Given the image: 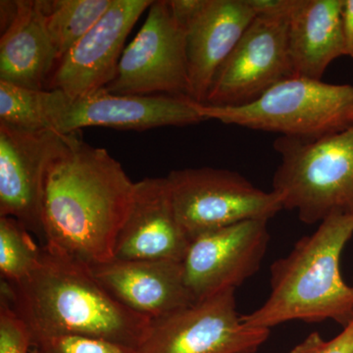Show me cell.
Wrapping results in <instances>:
<instances>
[{
	"label": "cell",
	"instance_id": "obj_1",
	"mask_svg": "<svg viewBox=\"0 0 353 353\" xmlns=\"http://www.w3.org/2000/svg\"><path fill=\"white\" fill-rule=\"evenodd\" d=\"M134 185L108 150L74 132L46 179L43 246L88 266L112 260Z\"/></svg>",
	"mask_w": 353,
	"mask_h": 353
},
{
	"label": "cell",
	"instance_id": "obj_2",
	"mask_svg": "<svg viewBox=\"0 0 353 353\" xmlns=\"http://www.w3.org/2000/svg\"><path fill=\"white\" fill-rule=\"evenodd\" d=\"M1 292L31 331L39 336H92L138 348L152 320L130 310L102 287L90 266L43 246L38 266Z\"/></svg>",
	"mask_w": 353,
	"mask_h": 353
},
{
	"label": "cell",
	"instance_id": "obj_3",
	"mask_svg": "<svg viewBox=\"0 0 353 353\" xmlns=\"http://www.w3.org/2000/svg\"><path fill=\"white\" fill-rule=\"evenodd\" d=\"M353 236V214L332 215L297 241L270 268L271 292L259 308L241 315L246 326L271 330L290 321L353 320V285L341 277V253Z\"/></svg>",
	"mask_w": 353,
	"mask_h": 353
},
{
	"label": "cell",
	"instance_id": "obj_4",
	"mask_svg": "<svg viewBox=\"0 0 353 353\" xmlns=\"http://www.w3.org/2000/svg\"><path fill=\"white\" fill-rule=\"evenodd\" d=\"M204 120L312 141L353 125V85L292 76L240 108L197 104Z\"/></svg>",
	"mask_w": 353,
	"mask_h": 353
},
{
	"label": "cell",
	"instance_id": "obj_5",
	"mask_svg": "<svg viewBox=\"0 0 353 353\" xmlns=\"http://www.w3.org/2000/svg\"><path fill=\"white\" fill-rule=\"evenodd\" d=\"M274 148L281 164L273 190L283 197L284 209L296 210L308 225L353 214V125L317 141L280 137Z\"/></svg>",
	"mask_w": 353,
	"mask_h": 353
},
{
	"label": "cell",
	"instance_id": "obj_6",
	"mask_svg": "<svg viewBox=\"0 0 353 353\" xmlns=\"http://www.w3.org/2000/svg\"><path fill=\"white\" fill-rule=\"evenodd\" d=\"M176 218L190 240L248 220L269 221L284 209L283 197L255 187L238 172L185 168L166 176Z\"/></svg>",
	"mask_w": 353,
	"mask_h": 353
},
{
	"label": "cell",
	"instance_id": "obj_7",
	"mask_svg": "<svg viewBox=\"0 0 353 353\" xmlns=\"http://www.w3.org/2000/svg\"><path fill=\"white\" fill-rule=\"evenodd\" d=\"M236 290H223L152 320L139 353H255L270 330L246 326L236 311Z\"/></svg>",
	"mask_w": 353,
	"mask_h": 353
},
{
	"label": "cell",
	"instance_id": "obj_8",
	"mask_svg": "<svg viewBox=\"0 0 353 353\" xmlns=\"http://www.w3.org/2000/svg\"><path fill=\"white\" fill-rule=\"evenodd\" d=\"M114 94L189 97L187 34L169 0L153 1L138 34L123 51L105 88Z\"/></svg>",
	"mask_w": 353,
	"mask_h": 353
},
{
	"label": "cell",
	"instance_id": "obj_9",
	"mask_svg": "<svg viewBox=\"0 0 353 353\" xmlns=\"http://www.w3.org/2000/svg\"><path fill=\"white\" fill-rule=\"evenodd\" d=\"M289 17L255 16L218 70L204 104L240 108L294 76L288 44Z\"/></svg>",
	"mask_w": 353,
	"mask_h": 353
},
{
	"label": "cell",
	"instance_id": "obj_10",
	"mask_svg": "<svg viewBox=\"0 0 353 353\" xmlns=\"http://www.w3.org/2000/svg\"><path fill=\"white\" fill-rule=\"evenodd\" d=\"M73 134L23 131L0 123V217L15 218L43 241L46 179Z\"/></svg>",
	"mask_w": 353,
	"mask_h": 353
},
{
	"label": "cell",
	"instance_id": "obj_11",
	"mask_svg": "<svg viewBox=\"0 0 353 353\" xmlns=\"http://www.w3.org/2000/svg\"><path fill=\"white\" fill-rule=\"evenodd\" d=\"M269 240L267 220L243 221L190 240L183 267L194 301L236 290L252 277L261 266Z\"/></svg>",
	"mask_w": 353,
	"mask_h": 353
},
{
	"label": "cell",
	"instance_id": "obj_12",
	"mask_svg": "<svg viewBox=\"0 0 353 353\" xmlns=\"http://www.w3.org/2000/svg\"><path fill=\"white\" fill-rule=\"evenodd\" d=\"M152 0H112L106 13L58 62L48 90H59L71 99L103 90L117 73L125 43Z\"/></svg>",
	"mask_w": 353,
	"mask_h": 353
},
{
	"label": "cell",
	"instance_id": "obj_13",
	"mask_svg": "<svg viewBox=\"0 0 353 353\" xmlns=\"http://www.w3.org/2000/svg\"><path fill=\"white\" fill-rule=\"evenodd\" d=\"M197 104L189 97L114 94L103 88L87 97L71 99L55 131L69 134L87 127L145 131L188 126L205 121Z\"/></svg>",
	"mask_w": 353,
	"mask_h": 353
},
{
	"label": "cell",
	"instance_id": "obj_14",
	"mask_svg": "<svg viewBox=\"0 0 353 353\" xmlns=\"http://www.w3.org/2000/svg\"><path fill=\"white\" fill-rule=\"evenodd\" d=\"M190 243L174 210L166 176L136 183L113 259L183 262Z\"/></svg>",
	"mask_w": 353,
	"mask_h": 353
},
{
	"label": "cell",
	"instance_id": "obj_15",
	"mask_svg": "<svg viewBox=\"0 0 353 353\" xmlns=\"http://www.w3.org/2000/svg\"><path fill=\"white\" fill-rule=\"evenodd\" d=\"M90 269L114 299L152 321L196 303L183 262L113 259Z\"/></svg>",
	"mask_w": 353,
	"mask_h": 353
},
{
	"label": "cell",
	"instance_id": "obj_16",
	"mask_svg": "<svg viewBox=\"0 0 353 353\" xmlns=\"http://www.w3.org/2000/svg\"><path fill=\"white\" fill-rule=\"evenodd\" d=\"M255 16L248 0H205L201 10L185 26L192 101L205 103L218 70Z\"/></svg>",
	"mask_w": 353,
	"mask_h": 353
},
{
	"label": "cell",
	"instance_id": "obj_17",
	"mask_svg": "<svg viewBox=\"0 0 353 353\" xmlns=\"http://www.w3.org/2000/svg\"><path fill=\"white\" fill-rule=\"evenodd\" d=\"M58 57L48 28L43 0H17V12L0 39V81L46 90Z\"/></svg>",
	"mask_w": 353,
	"mask_h": 353
},
{
	"label": "cell",
	"instance_id": "obj_18",
	"mask_svg": "<svg viewBox=\"0 0 353 353\" xmlns=\"http://www.w3.org/2000/svg\"><path fill=\"white\" fill-rule=\"evenodd\" d=\"M343 0H296L288 24L294 76L321 80L334 60L347 57Z\"/></svg>",
	"mask_w": 353,
	"mask_h": 353
},
{
	"label": "cell",
	"instance_id": "obj_19",
	"mask_svg": "<svg viewBox=\"0 0 353 353\" xmlns=\"http://www.w3.org/2000/svg\"><path fill=\"white\" fill-rule=\"evenodd\" d=\"M70 101L62 90H31L0 81V123L23 131H55Z\"/></svg>",
	"mask_w": 353,
	"mask_h": 353
},
{
	"label": "cell",
	"instance_id": "obj_20",
	"mask_svg": "<svg viewBox=\"0 0 353 353\" xmlns=\"http://www.w3.org/2000/svg\"><path fill=\"white\" fill-rule=\"evenodd\" d=\"M111 3L112 0H43L46 28L58 62L101 19Z\"/></svg>",
	"mask_w": 353,
	"mask_h": 353
},
{
	"label": "cell",
	"instance_id": "obj_21",
	"mask_svg": "<svg viewBox=\"0 0 353 353\" xmlns=\"http://www.w3.org/2000/svg\"><path fill=\"white\" fill-rule=\"evenodd\" d=\"M43 253L31 232L15 218L0 217V273L9 284H17L38 266Z\"/></svg>",
	"mask_w": 353,
	"mask_h": 353
},
{
	"label": "cell",
	"instance_id": "obj_22",
	"mask_svg": "<svg viewBox=\"0 0 353 353\" xmlns=\"http://www.w3.org/2000/svg\"><path fill=\"white\" fill-rule=\"evenodd\" d=\"M39 353H139L138 348L92 336L58 334L32 341Z\"/></svg>",
	"mask_w": 353,
	"mask_h": 353
},
{
	"label": "cell",
	"instance_id": "obj_23",
	"mask_svg": "<svg viewBox=\"0 0 353 353\" xmlns=\"http://www.w3.org/2000/svg\"><path fill=\"white\" fill-rule=\"evenodd\" d=\"M32 336L9 297L0 294V353H31Z\"/></svg>",
	"mask_w": 353,
	"mask_h": 353
},
{
	"label": "cell",
	"instance_id": "obj_24",
	"mask_svg": "<svg viewBox=\"0 0 353 353\" xmlns=\"http://www.w3.org/2000/svg\"><path fill=\"white\" fill-rule=\"evenodd\" d=\"M290 353H353V320L332 340L325 341L319 333H311Z\"/></svg>",
	"mask_w": 353,
	"mask_h": 353
},
{
	"label": "cell",
	"instance_id": "obj_25",
	"mask_svg": "<svg viewBox=\"0 0 353 353\" xmlns=\"http://www.w3.org/2000/svg\"><path fill=\"white\" fill-rule=\"evenodd\" d=\"M205 0H169L172 13L183 29L204 6Z\"/></svg>",
	"mask_w": 353,
	"mask_h": 353
},
{
	"label": "cell",
	"instance_id": "obj_26",
	"mask_svg": "<svg viewBox=\"0 0 353 353\" xmlns=\"http://www.w3.org/2000/svg\"><path fill=\"white\" fill-rule=\"evenodd\" d=\"M343 25L347 57L353 60V0H343Z\"/></svg>",
	"mask_w": 353,
	"mask_h": 353
},
{
	"label": "cell",
	"instance_id": "obj_27",
	"mask_svg": "<svg viewBox=\"0 0 353 353\" xmlns=\"http://www.w3.org/2000/svg\"><path fill=\"white\" fill-rule=\"evenodd\" d=\"M31 353H39L38 350H36V347H34V345H32Z\"/></svg>",
	"mask_w": 353,
	"mask_h": 353
},
{
	"label": "cell",
	"instance_id": "obj_28",
	"mask_svg": "<svg viewBox=\"0 0 353 353\" xmlns=\"http://www.w3.org/2000/svg\"></svg>",
	"mask_w": 353,
	"mask_h": 353
}]
</instances>
